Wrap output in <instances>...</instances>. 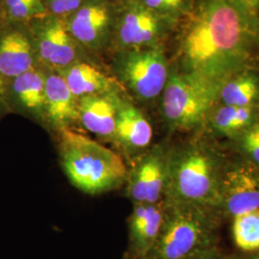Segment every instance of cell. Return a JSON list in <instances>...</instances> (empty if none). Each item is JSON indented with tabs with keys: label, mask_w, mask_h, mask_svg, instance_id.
<instances>
[{
	"label": "cell",
	"mask_w": 259,
	"mask_h": 259,
	"mask_svg": "<svg viewBox=\"0 0 259 259\" xmlns=\"http://www.w3.org/2000/svg\"><path fill=\"white\" fill-rule=\"evenodd\" d=\"M246 22L228 0H206L183 42L189 72L212 80L237 65L246 53Z\"/></svg>",
	"instance_id": "6da1fadb"
},
{
	"label": "cell",
	"mask_w": 259,
	"mask_h": 259,
	"mask_svg": "<svg viewBox=\"0 0 259 259\" xmlns=\"http://www.w3.org/2000/svg\"><path fill=\"white\" fill-rule=\"evenodd\" d=\"M58 134L61 165L78 190L89 195L103 194L126 183L128 170L119 154L73 129Z\"/></svg>",
	"instance_id": "7a4b0ae2"
},
{
	"label": "cell",
	"mask_w": 259,
	"mask_h": 259,
	"mask_svg": "<svg viewBox=\"0 0 259 259\" xmlns=\"http://www.w3.org/2000/svg\"><path fill=\"white\" fill-rule=\"evenodd\" d=\"M212 222L194 205L167 204L157 240L144 259H189L216 248Z\"/></svg>",
	"instance_id": "3957f363"
},
{
	"label": "cell",
	"mask_w": 259,
	"mask_h": 259,
	"mask_svg": "<svg viewBox=\"0 0 259 259\" xmlns=\"http://www.w3.org/2000/svg\"><path fill=\"white\" fill-rule=\"evenodd\" d=\"M217 168L204 149L186 146L167 155V204L198 206L217 192Z\"/></svg>",
	"instance_id": "277c9868"
},
{
	"label": "cell",
	"mask_w": 259,
	"mask_h": 259,
	"mask_svg": "<svg viewBox=\"0 0 259 259\" xmlns=\"http://www.w3.org/2000/svg\"><path fill=\"white\" fill-rule=\"evenodd\" d=\"M161 109L172 129L194 128L204 119L216 95L212 80L188 73L169 74L162 92Z\"/></svg>",
	"instance_id": "5b68a950"
},
{
	"label": "cell",
	"mask_w": 259,
	"mask_h": 259,
	"mask_svg": "<svg viewBox=\"0 0 259 259\" xmlns=\"http://www.w3.org/2000/svg\"><path fill=\"white\" fill-rule=\"evenodd\" d=\"M114 69L120 83L142 101L160 95L169 78L166 59L158 48L127 50L115 60Z\"/></svg>",
	"instance_id": "8992f818"
},
{
	"label": "cell",
	"mask_w": 259,
	"mask_h": 259,
	"mask_svg": "<svg viewBox=\"0 0 259 259\" xmlns=\"http://www.w3.org/2000/svg\"><path fill=\"white\" fill-rule=\"evenodd\" d=\"M167 155L160 149L139 157L128 172V196L134 204H157L164 195Z\"/></svg>",
	"instance_id": "52a82bcc"
},
{
	"label": "cell",
	"mask_w": 259,
	"mask_h": 259,
	"mask_svg": "<svg viewBox=\"0 0 259 259\" xmlns=\"http://www.w3.org/2000/svg\"><path fill=\"white\" fill-rule=\"evenodd\" d=\"M163 31V18L140 1L127 4L115 23L116 37L122 47L142 49L155 44Z\"/></svg>",
	"instance_id": "ba28073f"
},
{
	"label": "cell",
	"mask_w": 259,
	"mask_h": 259,
	"mask_svg": "<svg viewBox=\"0 0 259 259\" xmlns=\"http://www.w3.org/2000/svg\"><path fill=\"white\" fill-rule=\"evenodd\" d=\"M165 206L135 204L130 215L129 247L125 254L131 259H144L153 248L164 220Z\"/></svg>",
	"instance_id": "9c48e42d"
},
{
	"label": "cell",
	"mask_w": 259,
	"mask_h": 259,
	"mask_svg": "<svg viewBox=\"0 0 259 259\" xmlns=\"http://www.w3.org/2000/svg\"><path fill=\"white\" fill-rule=\"evenodd\" d=\"M120 102L121 98L117 92L79 98V123L99 139L113 142Z\"/></svg>",
	"instance_id": "30bf717a"
},
{
	"label": "cell",
	"mask_w": 259,
	"mask_h": 259,
	"mask_svg": "<svg viewBox=\"0 0 259 259\" xmlns=\"http://www.w3.org/2000/svg\"><path fill=\"white\" fill-rule=\"evenodd\" d=\"M39 59L58 71L75 64L76 48L65 23L55 17L46 19L37 35Z\"/></svg>",
	"instance_id": "8fae6325"
},
{
	"label": "cell",
	"mask_w": 259,
	"mask_h": 259,
	"mask_svg": "<svg viewBox=\"0 0 259 259\" xmlns=\"http://www.w3.org/2000/svg\"><path fill=\"white\" fill-rule=\"evenodd\" d=\"M45 115L46 124L58 133L79 122L78 99L59 73L46 75Z\"/></svg>",
	"instance_id": "7c38bea8"
},
{
	"label": "cell",
	"mask_w": 259,
	"mask_h": 259,
	"mask_svg": "<svg viewBox=\"0 0 259 259\" xmlns=\"http://www.w3.org/2000/svg\"><path fill=\"white\" fill-rule=\"evenodd\" d=\"M152 139L153 128L144 114L132 103L121 100L112 143L132 156L147 148Z\"/></svg>",
	"instance_id": "4fadbf2b"
},
{
	"label": "cell",
	"mask_w": 259,
	"mask_h": 259,
	"mask_svg": "<svg viewBox=\"0 0 259 259\" xmlns=\"http://www.w3.org/2000/svg\"><path fill=\"white\" fill-rule=\"evenodd\" d=\"M111 22V13L104 3L90 2L75 11L67 27L76 40L96 49L104 45Z\"/></svg>",
	"instance_id": "5bb4252c"
},
{
	"label": "cell",
	"mask_w": 259,
	"mask_h": 259,
	"mask_svg": "<svg viewBox=\"0 0 259 259\" xmlns=\"http://www.w3.org/2000/svg\"><path fill=\"white\" fill-rule=\"evenodd\" d=\"M224 198L233 216L258 209V177L245 167L233 169L225 179Z\"/></svg>",
	"instance_id": "9a60e30c"
},
{
	"label": "cell",
	"mask_w": 259,
	"mask_h": 259,
	"mask_svg": "<svg viewBox=\"0 0 259 259\" xmlns=\"http://www.w3.org/2000/svg\"><path fill=\"white\" fill-rule=\"evenodd\" d=\"M11 93L19 110L46 123V74L33 68L19 75L11 82Z\"/></svg>",
	"instance_id": "2e32d148"
},
{
	"label": "cell",
	"mask_w": 259,
	"mask_h": 259,
	"mask_svg": "<svg viewBox=\"0 0 259 259\" xmlns=\"http://www.w3.org/2000/svg\"><path fill=\"white\" fill-rule=\"evenodd\" d=\"M34 68V51L27 36L10 31L0 37V76L15 79Z\"/></svg>",
	"instance_id": "e0dca14e"
},
{
	"label": "cell",
	"mask_w": 259,
	"mask_h": 259,
	"mask_svg": "<svg viewBox=\"0 0 259 259\" xmlns=\"http://www.w3.org/2000/svg\"><path fill=\"white\" fill-rule=\"evenodd\" d=\"M58 73L64 78L77 99L89 95L117 92V84L113 79L89 64H73Z\"/></svg>",
	"instance_id": "ac0fdd59"
},
{
	"label": "cell",
	"mask_w": 259,
	"mask_h": 259,
	"mask_svg": "<svg viewBox=\"0 0 259 259\" xmlns=\"http://www.w3.org/2000/svg\"><path fill=\"white\" fill-rule=\"evenodd\" d=\"M232 238L235 246L244 252L259 251V208L234 216Z\"/></svg>",
	"instance_id": "d6986e66"
},
{
	"label": "cell",
	"mask_w": 259,
	"mask_h": 259,
	"mask_svg": "<svg viewBox=\"0 0 259 259\" xmlns=\"http://www.w3.org/2000/svg\"><path fill=\"white\" fill-rule=\"evenodd\" d=\"M257 94V80L251 75H243L224 85L221 97L226 106L250 107Z\"/></svg>",
	"instance_id": "ffe728a7"
},
{
	"label": "cell",
	"mask_w": 259,
	"mask_h": 259,
	"mask_svg": "<svg viewBox=\"0 0 259 259\" xmlns=\"http://www.w3.org/2000/svg\"><path fill=\"white\" fill-rule=\"evenodd\" d=\"M253 117V111L250 107L224 106L216 112L214 125L222 133L232 134L247 128Z\"/></svg>",
	"instance_id": "44dd1931"
},
{
	"label": "cell",
	"mask_w": 259,
	"mask_h": 259,
	"mask_svg": "<svg viewBox=\"0 0 259 259\" xmlns=\"http://www.w3.org/2000/svg\"><path fill=\"white\" fill-rule=\"evenodd\" d=\"M13 19H24L36 16H42L46 13V5L42 0H23L8 8Z\"/></svg>",
	"instance_id": "7402d4cb"
},
{
	"label": "cell",
	"mask_w": 259,
	"mask_h": 259,
	"mask_svg": "<svg viewBox=\"0 0 259 259\" xmlns=\"http://www.w3.org/2000/svg\"><path fill=\"white\" fill-rule=\"evenodd\" d=\"M140 2L160 16L175 15L185 7V0H140Z\"/></svg>",
	"instance_id": "603a6c76"
},
{
	"label": "cell",
	"mask_w": 259,
	"mask_h": 259,
	"mask_svg": "<svg viewBox=\"0 0 259 259\" xmlns=\"http://www.w3.org/2000/svg\"><path fill=\"white\" fill-rule=\"evenodd\" d=\"M242 145L252 160L259 164V124L248 128L243 136Z\"/></svg>",
	"instance_id": "cb8c5ba5"
},
{
	"label": "cell",
	"mask_w": 259,
	"mask_h": 259,
	"mask_svg": "<svg viewBox=\"0 0 259 259\" xmlns=\"http://www.w3.org/2000/svg\"><path fill=\"white\" fill-rule=\"evenodd\" d=\"M82 0H47V6L56 16L74 13L81 7Z\"/></svg>",
	"instance_id": "d4e9b609"
},
{
	"label": "cell",
	"mask_w": 259,
	"mask_h": 259,
	"mask_svg": "<svg viewBox=\"0 0 259 259\" xmlns=\"http://www.w3.org/2000/svg\"><path fill=\"white\" fill-rule=\"evenodd\" d=\"M246 19H251L259 14V0H228Z\"/></svg>",
	"instance_id": "484cf974"
},
{
	"label": "cell",
	"mask_w": 259,
	"mask_h": 259,
	"mask_svg": "<svg viewBox=\"0 0 259 259\" xmlns=\"http://www.w3.org/2000/svg\"><path fill=\"white\" fill-rule=\"evenodd\" d=\"M189 259H231V257H226L216 248L212 250H206L202 253H199L193 257Z\"/></svg>",
	"instance_id": "4316f807"
},
{
	"label": "cell",
	"mask_w": 259,
	"mask_h": 259,
	"mask_svg": "<svg viewBox=\"0 0 259 259\" xmlns=\"http://www.w3.org/2000/svg\"><path fill=\"white\" fill-rule=\"evenodd\" d=\"M21 1H23V0H6V3H7V6L9 8L11 6H14V5L18 4V3L21 2Z\"/></svg>",
	"instance_id": "83f0119b"
},
{
	"label": "cell",
	"mask_w": 259,
	"mask_h": 259,
	"mask_svg": "<svg viewBox=\"0 0 259 259\" xmlns=\"http://www.w3.org/2000/svg\"><path fill=\"white\" fill-rule=\"evenodd\" d=\"M240 259H259V251H257V252H253V253H251L250 256H248V257H245V258Z\"/></svg>",
	"instance_id": "f1b7e54d"
},
{
	"label": "cell",
	"mask_w": 259,
	"mask_h": 259,
	"mask_svg": "<svg viewBox=\"0 0 259 259\" xmlns=\"http://www.w3.org/2000/svg\"><path fill=\"white\" fill-rule=\"evenodd\" d=\"M5 92H6V88H0V99L2 98V96L4 95Z\"/></svg>",
	"instance_id": "f546056e"
},
{
	"label": "cell",
	"mask_w": 259,
	"mask_h": 259,
	"mask_svg": "<svg viewBox=\"0 0 259 259\" xmlns=\"http://www.w3.org/2000/svg\"><path fill=\"white\" fill-rule=\"evenodd\" d=\"M124 259H131V258H129V257H128V256H126V255H125V256H124Z\"/></svg>",
	"instance_id": "4dcf8cb0"
},
{
	"label": "cell",
	"mask_w": 259,
	"mask_h": 259,
	"mask_svg": "<svg viewBox=\"0 0 259 259\" xmlns=\"http://www.w3.org/2000/svg\"><path fill=\"white\" fill-rule=\"evenodd\" d=\"M258 36H259V27H258Z\"/></svg>",
	"instance_id": "1f68e13d"
},
{
	"label": "cell",
	"mask_w": 259,
	"mask_h": 259,
	"mask_svg": "<svg viewBox=\"0 0 259 259\" xmlns=\"http://www.w3.org/2000/svg\"><path fill=\"white\" fill-rule=\"evenodd\" d=\"M231 259H237V258H231Z\"/></svg>",
	"instance_id": "d6a6232c"
}]
</instances>
